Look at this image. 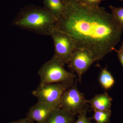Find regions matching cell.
<instances>
[{"mask_svg":"<svg viewBox=\"0 0 123 123\" xmlns=\"http://www.w3.org/2000/svg\"><path fill=\"white\" fill-rule=\"evenodd\" d=\"M64 10L55 27L66 33L75 48L89 51L95 61L114 51L123 29L103 7L84 4L78 0H63Z\"/></svg>","mask_w":123,"mask_h":123,"instance_id":"1","label":"cell"},{"mask_svg":"<svg viewBox=\"0 0 123 123\" xmlns=\"http://www.w3.org/2000/svg\"><path fill=\"white\" fill-rule=\"evenodd\" d=\"M57 21V18L44 7L32 6L22 10L13 24L40 34L50 35Z\"/></svg>","mask_w":123,"mask_h":123,"instance_id":"2","label":"cell"},{"mask_svg":"<svg viewBox=\"0 0 123 123\" xmlns=\"http://www.w3.org/2000/svg\"><path fill=\"white\" fill-rule=\"evenodd\" d=\"M65 65L54 57L47 62L39 70L40 84L66 83L73 84L76 75L66 70Z\"/></svg>","mask_w":123,"mask_h":123,"instance_id":"3","label":"cell"},{"mask_svg":"<svg viewBox=\"0 0 123 123\" xmlns=\"http://www.w3.org/2000/svg\"><path fill=\"white\" fill-rule=\"evenodd\" d=\"M90 106L85 98L84 93L77 87V80L65 91L62 95L59 107L76 116L84 111H88Z\"/></svg>","mask_w":123,"mask_h":123,"instance_id":"4","label":"cell"},{"mask_svg":"<svg viewBox=\"0 0 123 123\" xmlns=\"http://www.w3.org/2000/svg\"><path fill=\"white\" fill-rule=\"evenodd\" d=\"M74 83L40 84L37 88L33 91L32 94L37 98L39 102L48 104L55 107H59L64 92Z\"/></svg>","mask_w":123,"mask_h":123,"instance_id":"5","label":"cell"},{"mask_svg":"<svg viewBox=\"0 0 123 123\" xmlns=\"http://www.w3.org/2000/svg\"><path fill=\"white\" fill-rule=\"evenodd\" d=\"M50 36L53 39L55 47L53 57L64 64H67L76 49L73 40L68 34L55 27Z\"/></svg>","mask_w":123,"mask_h":123,"instance_id":"6","label":"cell"},{"mask_svg":"<svg viewBox=\"0 0 123 123\" xmlns=\"http://www.w3.org/2000/svg\"><path fill=\"white\" fill-rule=\"evenodd\" d=\"M95 62L94 59L89 51L75 49L67 64L72 72L76 73L78 80L81 82L82 75Z\"/></svg>","mask_w":123,"mask_h":123,"instance_id":"7","label":"cell"},{"mask_svg":"<svg viewBox=\"0 0 123 123\" xmlns=\"http://www.w3.org/2000/svg\"><path fill=\"white\" fill-rule=\"evenodd\" d=\"M56 108L38 101L30 108L27 117L37 123H46L51 113Z\"/></svg>","mask_w":123,"mask_h":123,"instance_id":"8","label":"cell"},{"mask_svg":"<svg viewBox=\"0 0 123 123\" xmlns=\"http://www.w3.org/2000/svg\"><path fill=\"white\" fill-rule=\"evenodd\" d=\"M112 101V98L105 92L96 95L92 99L86 100V102L93 111H111Z\"/></svg>","mask_w":123,"mask_h":123,"instance_id":"9","label":"cell"},{"mask_svg":"<svg viewBox=\"0 0 123 123\" xmlns=\"http://www.w3.org/2000/svg\"><path fill=\"white\" fill-rule=\"evenodd\" d=\"M75 115L61 108H56L49 116L46 123H73Z\"/></svg>","mask_w":123,"mask_h":123,"instance_id":"10","label":"cell"},{"mask_svg":"<svg viewBox=\"0 0 123 123\" xmlns=\"http://www.w3.org/2000/svg\"><path fill=\"white\" fill-rule=\"evenodd\" d=\"M44 7L57 18L63 14L64 5L63 0H43Z\"/></svg>","mask_w":123,"mask_h":123,"instance_id":"11","label":"cell"},{"mask_svg":"<svg viewBox=\"0 0 123 123\" xmlns=\"http://www.w3.org/2000/svg\"><path fill=\"white\" fill-rule=\"evenodd\" d=\"M101 71L99 74L98 81L99 84L105 90H107L112 88L114 85V78L111 73L107 70V68H101Z\"/></svg>","mask_w":123,"mask_h":123,"instance_id":"12","label":"cell"},{"mask_svg":"<svg viewBox=\"0 0 123 123\" xmlns=\"http://www.w3.org/2000/svg\"><path fill=\"white\" fill-rule=\"evenodd\" d=\"M92 119L97 123H108L110 120L111 111H94Z\"/></svg>","mask_w":123,"mask_h":123,"instance_id":"13","label":"cell"},{"mask_svg":"<svg viewBox=\"0 0 123 123\" xmlns=\"http://www.w3.org/2000/svg\"><path fill=\"white\" fill-rule=\"evenodd\" d=\"M114 20L116 22L123 30V7H117L110 6Z\"/></svg>","mask_w":123,"mask_h":123,"instance_id":"14","label":"cell"},{"mask_svg":"<svg viewBox=\"0 0 123 123\" xmlns=\"http://www.w3.org/2000/svg\"><path fill=\"white\" fill-rule=\"evenodd\" d=\"M88 111H85L80 113L78 116L77 120L73 123H92V118L88 117L86 116Z\"/></svg>","mask_w":123,"mask_h":123,"instance_id":"15","label":"cell"},{"mask_svg":"<svg viewBox=\"0 0 123 123\" xmlns=\"http://www.w3.org/2000/svg\"><path fill=\"white\" fill-rule=\"evenodd\" d=\"M81 3L84 4L92 6V7H98L99 4L105 0H78Z\"/></svg>","mask_w":123,"mask_h":123,"instance_id":"16","label":"cell"},{"mask_svg":"<svg viewBox=\"0 0 123 123\" xmlns=\"http://www.w3.org/2000/svg\"><path fill=\"white\" fill-rule=\"evenodd\" d=\"M114 51H115L117 53L119 60L123 67V47L121 46L119 50H116L115 48Z\"/></svg>","mask_w":123,"mask_h":123,"instance_id":"17","label":"cell"},{"mask_svg":"<svg viewBox=\"0 0 123 123\" xmlns=\"http://www.w3.org/2000/svg\"><path fill=\"white\" fill-rule=\"evenodd\" d=\"M9 123H35L34 121L31 120L29 118H25L20 119L18 120H16L13 121H11Z\"/></svg>","mask_w":123,"mask_h":123,"instance_id":"18","label":"cell"},{"mask_svg":"<svg viewBox=\"0 0 123 123\" xmlns=\"http://www.w3.org/2000/svg\"><path fill=\"white\" fill-rule=\"evenodd\" d=\"M121 47H123V43H122V44H121Z\"/></svg>","mask_w":123,"mask_h":123,"instance_id":"19","label":"cell"},{"mask_svg":"<svg viewBox=\"0 0 123 123\" xmlns=\"http://www.w3.org/2000/svg\"><path fill=\"white\" fill-rule=\"evenodd\" d=\"M120 0L123 1V0Z\"/></svg>","mask_w":123,"mask_h":123,"instance_id":"20","label":"cell"}]
</instances>
